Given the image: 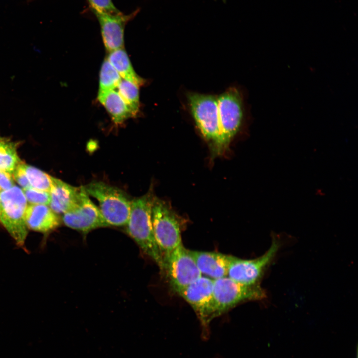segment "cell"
I'll list each match as a JSON object with an SVG mask.
<instances>
[{"label":"cell","mask_w":358,"mask_h":358,"mask_svg":"<svg viewBox=\"0 0 358 358\" xmlns=\"http://www.w3.org/2000/svg\"><path fill=\"white\" fill-rule=\"evenodd\" d=\"M213 295L214 318L240 303L266 297L265 290L259 284L244 285L227 276L213 280Z\"/></svg>","instance_id":"obj_5"},{"label":"cell","mask_w":358,"mask_h":358,"mask_svg":"<svg viewBox=\"0 0 358 358\" xmlns=\"http://www.w3.org/2000/svg\"><path fill=\"white\" fill-rule=\"evenodd\" d=\"M1 210V204L0 199V215Z\"/></svg>","instance_id":"obj_27"},{"label":"cell","mask_w":358,"mask_h":358,"mask_svg":"<svg viewBox=\"0 0 358 358\" xmlns=\"http://www.w3.org/2000/svg\"><path fill=\"white\" fill-rule=\"evenodd\" d=\"M14 186L10 173L0 171V192L5 191Z\"/></svg>","instance_id":"obj_25"},{"label":"cell","mask_w":358,"mask_h":358,"mask_svg":"<svg viewBox=\"0 0 358 358\" xmlns=\"http://www.w3.org/2000/svg\"><path fill=\"white\" fill-rule=\"evenodd\" d=\"M93 12L99 22L106 49L110 52L123 48L125 26L135 16L136 12L124 15L122 12L110 14L95 11Z\"/></svg>","instance_id":"obj_12"},{"label":"cell","mask_w":358,"mask_h":358,"mask_svg":"<svg viewBox=\"0 0 358 358\" xmlns=\"http://www.w3.org/2000/svg\"><path fill=\"white\" fill-rule=\"evenodd\" d=\"M13 177L23 189L31 188L25 171L24 163L20 162L16 167L14 170Z\"/></svg>","instance_id":"obj_24"},{"label":"cell","mask_w":358,"mask_h":358,"mask_svg":"<svg viewBox=\"0 0 358 358\" xmlns=\"http://www.w3.org/2000/svg\"><path fill=\"white\" fill-rule=\"evenodd\" d=\"M121 79L118 73L108 60L105 59L100 71L98 92L115 90Z\"/></svg>","instance_id":"obj_20"},{"label":"cell","mask_w":358,"mask_h":358,"mask_svg":"<svg viewBox=\"0 0 358 358\" xmlns=\"http://www.w3.org/2000/svg\"><path fill=\"white\" fill-rule=\"evenodd\" d=\"M0 140H1V138H0Z\"/></svg>","instance_id":"obj_28"},{"label":"cell","mask_w":358,"mask_h":358,"mask_svg":"<svg viewBox=\"0 0 358 358\" xmlns=\"http://www.w3.org/2000/svg\"><path fill=\"white\" fill-rule=\"evenodd\" d=\"M27 201L31 204L49 205V192L35 189L33 188L23 189Z\"/></svg>","instance_id":"obj_22"},{"label":"cell","mask_w":358,"mask_h":358,"mask_svg":"<svg viewBox=\"0 0 358 358\" xmlns=\"http://www.w3.org/2000/svg\"><path fill=\"white\" fill-rule=\"evenodd\" d=\"M164 273L175 292L191 284L202 274L188 250L181 244L164 258Z\"/></svg>","instance_id":"obj_10"},{"label":"cell","mask_w":358,"mask_h":358,"mask_svg":"<svg viewBox=\"0 0 358 358\" xmlns=\"http://www.w3.org/2000/svg\"><path fill=\"white\" fill-rule=\"evenodd\" d=\"M202 276L213 280L227 276L232 256L216 252L188 250Z\"/></svg>","instance_id":"obj_13"},{"label":"cell","mask_w":358,"mask_h":358,"mask_svg":"<svg viewBox=\"0 0 358 358\" xmlns=\"http://www.w3.org/2000/svg\"><path fill=\"white\" fill-rule=\"evenodd\" d=\"M222 152L239 131L244 119L243 96L236 87H230L217 96Z\"/></svg>","instance_id":"obj_7"},{"label":"cell","mask_w":358,"mask_h":358,"mask_svg":"<svg viewBox=\"0 0 358 358\" xmlns=\"http://www.w3.org/2000/svg\"><path fill=\"white\" fill-rule=\"evenodd\" d=\"M0 199L1 204L0 221L16 244L22 247L28 234L25 219L27 203L23 190L14 186L0 192Z\"/></svg>","instance_id":"obj_6"},{"label":"cell","mask_w":358,"mask_h":358,"mask_svg":"<svg viewBox=\"0 0 358 358\" xmlns=\"http://www.w3.org/2000/svg\"><path fill=\"white\" fill-rule=\"evenodd\" d=\"M20 163L15 145L1 139L0 140V171L12 173Z\"/></svg>","instance_id":"obj_19"},{"label":"cell","mask_w":358,"mask_h":358,"mask_svg":"<svg viewBox=\"0 0 358 358\" xmlns=\"http://www.w3.org/2000/svg\"><path fill=\"white\" fill-rule=\"evenodd\" d=\"M97 98L115 124H121L127 119L133 117L128 106L117 91L98 92Z\"/></svg>","instance_id":"obj_16"},{"label":"cell","mask_w":358,"mask_h":358,"mask_svg":"<svg viewBox=\"0 0 358 358\" xmlns=\"http://www.w3.org/2000/svg\"><path fill=\"white\" fill-rule=\"evenodd\" d=\"M80 192L81 187L71 186L52 177L50 208L56 214H64L76 205Z\"/></svg>","instance_id":"obj_14"},{"label":"cell","mask_w":358,"mask_h":358,"mask_svg":"<svg viewBox=\"0 0 358 358\" xmlns=\"http://www.w3.org/2000/svg\"><path fill=\"white\" fill-rule=\"evenodd\" d=\"M24 167L31 187L50 193L52 187V177L34 167L24 163Z\"/></svg>","instance_id":"obj_21"},{"label":"cell","mask_w":358,"mask_h":358,"mask_svg":"<svg viewBox=\"0 0 358 358\" xmlns=\"http://www.w3.org/2000/svg\"><path fill=\"white\" fill-rule=\"evenodd\" d=\"M82 187L89 196L97 200L100 212L108 226L126 225L131 200L123 190L100 181Z\"/></svg>","instance_id":"obj_3"},{"label":"cell","mask_w":358,"mask_h":358,"mask_svg":"<svg viewBox=\"0 0 358 358\" xmlns=\"http://www.w3.org/2000/svg\"><path fill=\"white\" fill-rule=\"evenodd\" d=\"M137 85L122 79L117 88V92L122 97L133 117H135L139 110V90Z\"/></svg>","instance_id":"obj_18"},{"label":"cell","mask_w":358,"mask_h":358,"mask_svg":"<svg viewBox=\"0 0 358 358\" xmlns=\"http://www.w3.org/2000/svg\"><path fill=\"white\" fill-rule=\"evenodd\" d=\"M62 220L66 226L83 233L108 226L99 208L90 199L82 186L77 203L72 209L63 214Z\"/></svg>","instance_id":"obj_11"},{"label":"cell","mask_w":358,"mask_h":358,"mask_svg":"<svg viewBox=\"0 0 358 358\" xmlns=\"http://www.w3.org/2000/svg\"><path fill=\"white\" fill-rule=\"evenodd\" d=\"M213 280L202 276L176 292L182 297L195 312L203 328V337L209 336L208 327L214 319Z\"/></svg>","instance_id":"obj_8"},{"label":"cell","mask_w":358,"mask_h":358,"mask_svg":"<svg viewBox=\"0 0 358 358\" xmlns=\"http://www.w3.org/2000/svg\"><path fill=\"white\" fill-rule=\"evenodd\" d=\"M152 221L154 236L164 259L182 243L183 222L167 202L155 196Z\"/></svg>","instance_id":"obj_4"},{"label":"cell","mask_w":358,"mask_h":358,"mask_svg":"<svg viewBox=\"0 0 358 358\" xmlns=\"http://www.w3.org/2000/svg\"><path fill=\"white\" fill-rule=\"evenodd\" d=\"M107 59L122 79L132 82L138 86L144 83L145 80L134 71L129 57L123 48L110 52Z\"/></svg>","instance_id":"obj_17"},{"label":"cell","mask_w":358,"mask_h":358,"mask_svg":"<svg viewBox=\"0 0 358 358\" xmlns=\"http://www.w3.org/2000/svg\"><path fill=\"white\" fill-rule=\"evenodd\" d=\"M25 219L28 229L43 233L55 229L60 223L57 214L45 205L30 204L27 206Z\"/></svg>","instance_id":"obj_15"},{"label":"cell","mask_w":358,"mask_h":358,"mask_svg":"<svg viewBox=\"0 0 358 358\" xmlns=\"http://www.w3.org/2000/svg\"><path fill=\"white\" fill-rule=\"evenodd\" d=\"M92 11L110 14L121 13L114 5L112 0H87Z\"/></svg>","instance_id":"obj_23"},{"label":"cell","mask_w":358,"mask_h":358,"mask_svg":"<svg viewBox=\"0 0 358 358\" xmlns=\"http://www.w3.org/2000/svg\"><path fill=\"white\" fill-rule=\"evenodd\" d=\"M269 248L262 256L253 259H242L232 256L227 276L240 283L258 284L267 267L273 260L280 246L278 238L273 235Z\"/></svg>","instance_id":"obj_9"},{"label":"cell","mask_w":358,"mask_h":358,"mask_svg":"<svg viewBox=\"0 0 358 358\" xmlns=\"http://www.w3.org/2000/svg\"><path fill=\"white\" fill-rule=\"evenodd\" d=\"M155 196L151 188L146 194L131 200L126 231L164 272L163 257L156 242L152 226V210Z\"/></svg>","instance_id":"obj_1"},{"label":"cell","mask_w":358,"mask_h":358,"mask_svg":"<svg viewBox=\"0 0 358 358\" xmlns=\"http://www.w3.org/2000/svg\"><path fill=\"white\" fill-rule=\"evenodd\" d=\"M186 97L191 115L213 154L222 153L217 96L191 92Z\"/></svg>","instance_id":"obj_2"},{"label":"cell","mask_w":358,"mask_h":358,"mask_svg":"<svg viewBox=\"0 0 358 358\" xmlns=\"http://www.w3.org/2000/svg\"><path fill=\"white\" fill-rule=\"evenodd\" d=\"M34 0H27V2L29 3L33 2Z\"/></svg>","instance_id":"obj_26"}]
</instances>
